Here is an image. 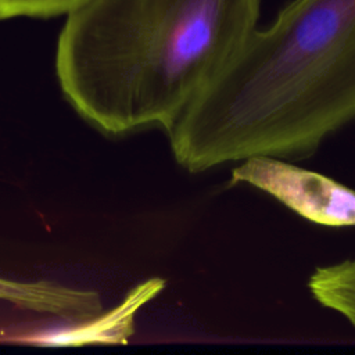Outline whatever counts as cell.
Returning a JSON list of instances; mask_svg holds the SVG:
<instances>
[{"label": "cell", "mask_w": 355, "mask_h": 355, "mask_svg": "<svg viewBox=\"0 0 355 355\" xmlns=\"http://www.w3.org/2000/svg\"><path fill=\"white\" fill-rule=\"evenodd\" d=\"M355 119V0H293L255 28L166 133L197 173L250 157L300 161Z\"/></svg>", "instance_id": "cell-1"}, {"label": "cell", "mask_w": 355, "mask_h": 355, "mask_svg": "<svg viewBox=\"0 0 355 355\" xmlns=\"http://www.w3.org/2000/svg\"><path fill=\"white\" fill-rule=\"evenodd\" d=\"M57 76L97 130L166 133L257 28L259 0H83L68 14Z\"/></svg>", "instance_id": "cell-2"}, {"label": "cell", "mask_w": 355, "mask_h": 355, "mask_svg": "<svg viewBox=\"0 0 355 355\" xmlns=\"http://www.w3.org/2000/svg\"><path fill=\"white\" fill-rule=\"evenodd\" d=\"M232 182L252 186L324 226H355V190L337 180L276 157H250L232 171Z\"/></svg>", "instance_id": "cell-3"}, {"label": "cell", "mask_w": 355, "mask_h": 355, "mask_svg": "<svg viewBox=\"0 0 355 355\" xmlns=\"http://www.w3.org/2000/svg\"><path fill=\"white\" fill-rule=\"evenodd\" d=\"M0 300L22 309L86 322L103 311L100 294L53 280L19 282L0 277Z\"/></svg>", "instance_id": "cell-4"}, {"label": "cell", "mask_w": 355, "mask_h": 355, "mask_svg": "<svg viewBox=\"0 0 355 355\" xmlns=\"http://www.w3.org/2000/svg\"><path fill=\"white\" fill-rule=\"evenodd\" d=\"M165 286V282L159 277H153L135 287L125 301L107 315H97L92 318L94 323H89L83 327L61 333L58 337L47 340L49 344H85L90 343H111L123 344L133 334V318L140 306L154 298Z\"/></svg>", "instance_id": "cell-5"}, {"label": "cell", "mask_w": 355, "mask_h": 355, "mask_svg": "<svg viewBox=\"0 0 355 355\" xmlns=\"http://www.w3.org/2000/svg\"><path fill=\"white\" fill-rule=\"evenodd\" d=\"M313 298L355 327V257L319 266L308 280Z\"/></svg>", "instance_id": "cell-6"}, {"label": "cell", "mask_w": 355, "mask_h": 355, "mask_svg": "<svg viewBox=\"0 0 355 355\" xmlns=\"http://www.w3.org/2000/svg\"><path fill=\"white\" fill-rule=\"evenodd\" d=\"M83 0H0V19L68 14Z\"/></svg>", "instance_id": "cell-7"}]
</instances>
